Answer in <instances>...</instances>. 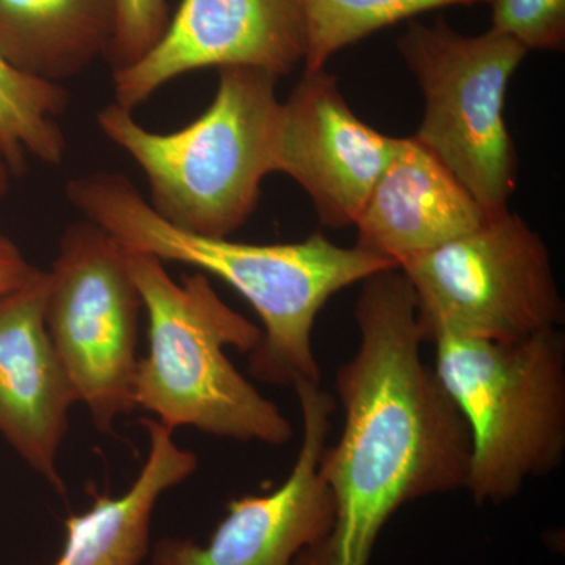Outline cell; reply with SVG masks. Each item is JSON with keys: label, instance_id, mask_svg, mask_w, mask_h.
<instances>
[{"label": "cell", "instance_id": "cell-16", "mask_svg": "<svg viewBox=\"0 0 565 565\" xmlns=\"http://www.w3.org/2000/svg\"><path fill=\"white\" fill-rule=\"evenodd\" d=\"M68 102L62 85L25 76L0 57V141L17 177L24 174L29 158L47 166L65 159L61 118Z\"/></svg>", "mask_w": 565, "mask_h": 565}, {"label": "cell", "instance_id": "cell-8", "mask_svg": "<svg viewBox=\"0 0 565 565\" xmlns=\"http://www.w3.org/2000/svg\"><path fill=\"white\" fill-rule=\"evenodd\" d=\"M47 289L46 329L96 429L136 411L137 344L143 303L128 253L95 223H71L58 241Z\"/></svg>", "mask_w": 565, "mask_h": 565}, {"label": "cell", "instance_id": "cell-10", "mask_svg": "<svg viewBox=\"0 0 565 565\" xmlns=\"http://www.w3.org/2000/svg\"><path fill=\"white\" fill-rule=\"evenodd\" d=\"M305 52L302 0H182L154 47L114 71V103L134 111L163 85L202 68L247 66L280 79Z\"/></svg>", "mask_w": 565, "mask_h": 565}, {"label": "cell", "instance_id": "cell-13", "mask_svg": "<svg viewBox=\"0 0 565 565\" xmlns=\"http://www.w3.org/2000/svg\"><path fill=\"white\" fill-rule=\"evenodd\" d=\"M462 182L414 136L397 139L355 222L356 247L399 264L489 221Z\"/></svg>", "mask_w": 565, "mask_h": 565}, {"label": "cell", "instance_id": "cell-17", "mask_svg": "<svg viewBox=\"0 0 565 565\" xmlns=\"http://www.w3.org/2000/svg\"><path fill=\"white\" fill-rule=\"evenodd\" d=\"M492 0H302L307 22L305 70L326 68L338 51L426 11Z\"/></svg>", "mask_w": 565, "mask_h": 565}, {"label": "cell", "instance_id": "cell-21", "mask_svg": "<svg viewBox=\"0 0 565 565\" xmlns=\"http://www.w3.org/2000/svg\"><path fill=\"white\" fill-rule=\"evenodd\" d=\"M14 177H17V173H14L9 154H7L6 148H3L2 141H0V207H2L7 196H9L11 180Z\"/></svg>", "mask_w": 565, "mask_h": 565}, {"label": "cell", "instance_id": "cell-4", "mask_svg": "<svg viewBox=\"0 0 565 565\" xmlns=\"http://www.w3.org/2000/svg\"><path fill=\"white\" fill-rule=\"evenodd\" d=\"M277 81L247 66L218 70L211 106L180 131H150L117 103L104 106L96 122L145 173L148 203L163 221L202 236L228 237L258 206L264 178L277 173Z\"/></svg>", "mask_w": 565, "mask_h": 565}, {"label": "cell", "instance_id": "cell-15", "mask_svg": "<svg viewBox=\"0 0 565 565\" xmlns=\"http://www.w3.org/2000/svg\"><path fill=\"white\" fill-rule=\"evenodd\" d=\"M117 20V0H0V57L61 85L107 61Z\"/></svg>", "mask_w": 565, "mask_h": 565}, {"label": "cell", "instance_id": "cell-11", "mask_svg": "<svg viewBox=\"0 0 565 565\" xmlns=\"http://www.w3.org/2000/svg\"><path fill=\"white\" fill-rule=\"evenodd\" d=\"M396 141L353 114L333 74L305 70L281 103L277 173L307 192L322 225L353 226Z\"/></svg>", "mask_w": 565, "mask_h": 565}, {"label": "cell", "instance_id": "cell-9", "mask_svg": "<svg viewBox=\"0 0 565 565\" xmlns=\"http://www.w3.org/2000/svg\"><path fill=\"white\" fill-rule=\"evenodd\" d=\"M302 414V444L291 473L274 492L233 500L206 545L162 539L152 565H294L330 533L332 493L319 465L330 434L334 401L321 384L292 386Z\"/></svg>", "mask_w": 565, "mask_h": 565}, {"label": "cell", "instance_id": "cell-14", "mask_svg": "<svg viewBox=\"0 0 565 565\" xmlns=\"http://www.w3.org/2000/svg\"><path fill=\"white\" fill-rule=\"evenodd\" d=\"M148 434L147 460L120 497L95 493L84 514L68 516L65 544L54 565H139L150 552L152 512L163 493L188 481L199 459L173 440V430L141 418Z\"/></svg>", "mask_w": 565, "mask_h": 565}, {"label": "cell", "instance_id": "cell-6", "mask_svg": "<svg viewBox=\"0 0 565 565\" xmlns=\"http://www.w3.org/2000/svg\"><path fill=\"white\" fill-rule=\"evenodd\" d=\"M397 47L424 96L414 139L440 159L487 214L509 211L519 156L504 103L525 47L492 29L463 35L444 18L433 25L411 22Z\"/></svg>", "mask_w": 565, "mask_h": 565}, {"label": "cell", "instance_id": "cell-7", "mask_svg": "<svg viewBox=\"0 0 565 565\" xmlns=\"http://www.w3.org/2000/svg\"><path fill=\"white\" fill-rule=\"evenodd\" d=\"M397 269L414 288L426 343L435 333L505 343L564 322L548 248L511 211Z\"/></svg>", "mask_w": 565, "mask_h": 565}, {"label": "cell", "instance_id": "cell-3", "mask_svg": "<svg viewBox=\"0 0 565 565\" xmlns=\"http://www.w3.org/2000/svg\"><path fill=\"white\" fill-rule=\"evenodd\" d=\"M148 318V353L139 360L134 403L169 427L280 446L292 424L234 367L226 349L252 353L263 330L223 302L203 273L173 280L166 263L128 252Z\"/></svg>", "mask_w": 565, "mask_h": 565}, {"label": "cell", "instance_id": "cell-5", "mask_svg": "<svg viewBox=\"0 0 565 565\" xmlns=\"http://www.w3.org/2000/svg\"><path fill=\"white\" fill-rule=\"evenodd\" d=\"M434 370L470 434L465 490L501 504L565 456V338L484 341L435 333Z\"/></svg>", "mask_w": 565, "mask_h": 565}, {"label": "cell", "instance_id": "cell-18", "mask_svg": "<svg viewBox=\"0 0 565 565\" xmlns=\"http://www.w3.org/2000/svg\"><path fill=\"white\" fill-rule=\"evenodd\" d=\"M492 31L526 51H561L565 43V0H492Z\"/></svg>", "mask_w": 565, "mask_h": 565}, {"label": "cell", "instance_id": "cell-19", "mask_svg": "<svg viewBox=\"0 0 565 565\" xmlns=\"http://www.w3.org/2000/svg\"><path fill=\"white\" fill-rule=\"evenodd\" d=\"M118 20L107 62L111 73L128 68L162 39L169 25L167 0H117Z\"/></svg>", "mask_w": 565, "mask_h": 565}, {"label": "cell", "instance_id": "cell-12", "mask_svg": "<svg viewBox=\"0 0 565 565\" xmlns=\"http://www.w3.org/2000/svg\"><path fill=\"white\" fill-rule=\"evenodd\" d=\"M47 270L0 294V437L58 493V452L77 404L46 329Z\"/></svg>", "mask_w": 565, "mask_h": 565}, {"label": "cell", "instance_id": "cell-2", "mask_svg": "<svg viewBox=\"0 0 565 565\" xmlns=\"http://www.w3.org/2000/svg\"><path fill=\"white\" fill-rule=\"evenodd\" d=\"M66 196L82 218L125 250L195 267L239 292L263 322L248 371L266 384H321L313 349L316 318L334 294L397 267L356 245L333 244L321 233L300 243L247 244L185 232L163 221L121 173L81 174L66 184Z\"/></svg>", "mask_w": 565, "mask_h": 565}, {"label": "cell", "instance_id": "cell-20", "mask_svg": "<svg viewBox=\"0 0 565 565\" xmlns=\"http://www.w3.org/2000/svg\"><path fill=\"white\" fill-rule=\"evenodd\" d=\"M33 269L35 267L25 259L21 248L0 232V294L20 288L31 277Z\"/></svg>", "mask_w": 565, "mask_h": 565}, {"label": "cell", "instance_id": "cell-1", "mask_svg": "<svg viewBox=\"0 0 565 565\" xmlns=\"http://www.w3.org/2000/svg\"><path fill=\"white\" fill-rule=\"evenodd\" d=\"M353 318L359 348L337 374L343 429L319 465L333 525L294 565H370L379 535L404 504L467 482V423L424 362L416 297L401 269L363 281Z\"/></svg>", "mask_w": 565, "mask_h": 565}]
</instances>
